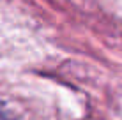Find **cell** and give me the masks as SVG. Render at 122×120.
Here are the masks:
<instances>
[{
  "instance_id": "6da1fadb",
  "label": "cell",
  "mask_w": 122,
  "mask_h": 120,
  "mask_svg": "<svg viewBox=\"0 0 122 120\" xmlns=\"http://www.w3.org/2000/svg\"><path fill=\"white\" fill-rule=\"evenodd\" d=\"M0 120H11V118L5 115V111H4L2 108H0Z\"/></svg>"
}]
</instances>
